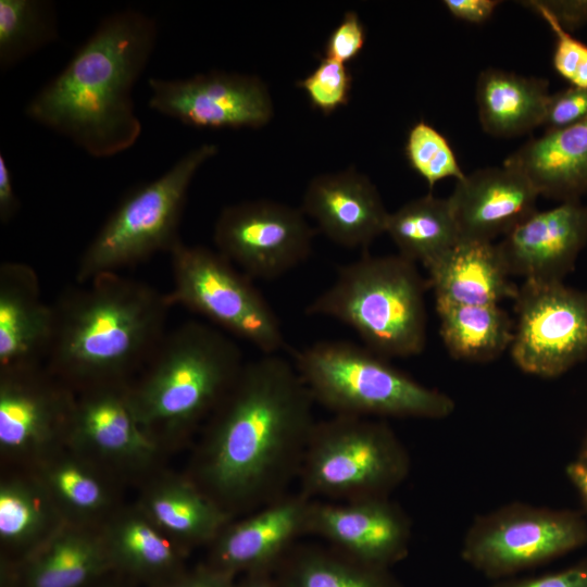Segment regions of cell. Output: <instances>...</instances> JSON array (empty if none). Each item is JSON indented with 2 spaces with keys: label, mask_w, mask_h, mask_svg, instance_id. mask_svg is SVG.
Listing matches in <instances>:
<instances>
[{
  "label": "cell",
  "mask_w": 587,
  "mask_h": 587,
  "mask_svg": "<svg viewBox=\"0 0 587 587\" xmlns=\"http://www.w3.org/2000/svg\"><path fill=\"white\" fill-rule=\"evenodd\" d=\"M314 403L292 362L278 354L246 362L213 412L199 469L203 491L227 513L287 494L317 422Z\"/></svg>",
  "instance_id": "cell-1"
},
{
  "label": "cell",
  "mask_w": 587,
  "mask_h": 587,
  "mask_svg": "<svg viewBox=\"0 0 587 587\" xmlns=\"http://www.w3.org/2000/svg\"><path fill=\"white\" fill-rule=\"evenodd\" d=\"M157 34L155 21L140 11L108 15L66 66L28 101L25 114L95 158L129 149L141 134L132 92Z\"/></svg>",
  "instance_id": "cell-2"
},
{
  "label": "cell",
  "mask_w": 587,
  "mask_h": 587,
  "mask_svg": "<svg viewBox=\"0 0 587 587\" xmlns=\"http://www.w3.org/2000/svg\"><path fill=\"white\" fill-rule=\"evenodd\" d=\"M45 361L58 378L83 390L126 383L142 370L164 335L166 294L118 273L99 275L60 294Z\"/></svg>",
  "instance_id": "cell-3"
},
{
  "label": "cell",
  "mask_w": 587,
  "mask_h": 587,
  "mask_svg": "<svg viewBox=\"0 0 587 587\" xmlns=\"http://www.w3.org/2000/svg\"><path fill=\"white\" fill-rule=\"evenodd\" d=\"M245 363L239 346L218 328L183 323L166 332L138 382L128 385L129 405L149 434L189 430L215 411Z\"/></svg>",
  "instance_id": "cell-4"
},
{
  "label": "cell",
  "mask_w": 587,
  "mask_h": 587,
  "mask_svg": "<svg viewBox=\"0 0 587 587\" xmlns=\"http://www.w3.org/2000/svg\"><path fill=\"white\" fill-rule=\"evenodd\" d=\"M426 287L414 262L365 253L339 267L305 313L341 322L386 359L407 358L421 353L426 342Z\"/></svg>",
  "instance_id": "cell-5"
},
{
  "label": "cell",
  "mask_w": 587,
  "mask_h": 587,
  "mask_svg": "<svg viewBox=\"0 0 587 587\" xmlns=\"http://www.w3.org/2000/svg\"><path fill=\"white\" fill-rule=\"evenodd\" d=\"M364 345L315 342L294 353V365L315 403L339 415L441 420L452 398L426 387Z\"/></svg>",
  "instance_id": "cell-6"
},
{
  "label": "cell",
  "mask_w": 587,
  "mask_h": 587,
  "mask_svg": "<svg viewBox=\"0 0 587 587\" xmlns=\"http://www.w3.org/2000/svg\"><path fill=\"white\" fill-rule=\"evenodd\" d=\"M411 469L395 432L370 417L339 415L316 422L298 479L309 498L338 502L389 497Z\"/></svg>",
  "instance_id": "cell-7"
},
{
  "label": "cell",
  "mask_w": 587,
  "mask_h": 587,
  "mask_svg": "<svg viewBox=\"0 0 587 587\" xmlns=\"http://www.w3.org/2000/svg\"><path fill=\"white\" fill-rule=\"evenodd\" d=\"M216 153V145L203 143L160 177L127 193L80 255L76 284L117 273L158 252L170 253L182 241L178 229L191 180Z\"/></svg>",
  "instance_id": "cell-8"
},
{
  "label": "cell",
  "mask_w": 587,
  "mask_h": 587,
  "mask_svg": "<svg viewBox=\"0 0 587 587\" xmlns=\"http://www.w3.org/2000/svg\"><path fill=\"white\" fill-rule=\"evenodd\" d=\"M171 305L179 304L251 344L262 354L286 348L280 322L261 291L216 250L179 241L170 252Z\"/></svg>",
  "instance_id": "cell-9"
},
{
  "label": "cell",
  "mask_w": 587,
  "mask_h": 587,
  "mask_svg": "<svg viewBox=\"0 0 587 587\" xmlns=\"http://www.w3.org/2000/svg\"><path fill=\"white\" fill-rule=\"evenodd\" d=\"M585 544L587 522L582 514L512 502L473 521L461 557L484 576L500 580Z\"/></svg>",
  "instance_id": "cell-10"
},
{
  "label": "cell",
  "mask_w": 587,
  "mask_h": 587,
  "mask_svg": "<svg viewBox=\"0 0 587 587\" xmlns=\"http://www.w3.org/2000/svg\"><path fill=\"white\" fill-rule=\"evenodd\" d=\"M514 301L509 349L520 370L551 378L587 357V292L563 282L524 280Z\"/></svg>",
  "instance_id": "cell-11"
},
{
  "label": "cell",
  "mask_w": 587,
  "mask_h": 587,
  "mask_svg": "<svg viewBox=\"0 0 587 587\" xmlns=\"http://www.w3.org/2000/svg\"><path fill=\"white\" fill-rule=\"evenodd\" d=\"M314 235L301 209L253 200L222 210L213 241L216 251L247 276L271 280L310 257Z\"/></svg>",
  "instance_id": "cell-12"
},
{
  "label": "cell",
  "mask_w": 587,
  "mask_h": 587,
  "mask_svg": "<svg viewBox=\"0 0 587 587\" xmlns=\"http://www.w3.org/2000/svg\"><path fill=\"white\" fill-rule=\"evenodd\" d=\"M148 85L152 110L196 128H260L274 114L267 86L254 75L213 71Z\"/></svg>",
  "instance_id": "cell-13"
},
{
  "label": "cell",
  "mask_w": 587,
  "mask_h": 587,
  "mask_svg": "<svg viewBox=\"0 0 587 587\" xmlns=\"http://www.w3.org/2000/svg\"><path fill=\"white\" fill-rule=\"evenodd\" d=\"M308 535L359 562L391 569L408 557L411 522L389 497L346 502L313 500Z\"/></svg>",
  "instance_id": "cell-14"
},
{
  "label": "cell",
  "mask_w": 587,
  "mask_h": 587,
  "mask_svg": "<svg viewBox=\"0 0 587 587\" xmlns=\"http://www.w3.org/2000/svg\"><path fill=\"white\" fill-rule=\"evenodd\" d=\"M313 499L285 494L248 517L227 525L213 541L209 565L233 577L274 573L284 557L308 535Z\"/></svg>",
  "instance_id": "cell-15"
},
{
  "label": "cell",
  "mask_w": 587,
  "mask_h": 587,
  "mask_svg": "<svg viewBox=\"0 0 587 587\" xmlns=\"http://www.w3.org/2000/svg\"><path fill=\"white\" fill-rule=\"evenodd\" d=\"M587 243V205L579 201L536 211L497 243L511 276L563 282Z\"/></svg>",
  "instance_id": "cell-16"
},
{
  "label": "cell",
  "mask_w": 587,
  "mask_h": 587,
  "mask_svg": "<svg viewBox=\"0 0 587 587\" xmlns=\"http://www.w3.org/2000/svg\"><path fill=\"white\" fill-rule=\"evenodd\" d=\"M0 445L27 449L71 430L76 401L45 364L0 371Z\"/></svg>",
  "instance_id": "cell-17"
},
{
  "label": "cell",
  "mask_w": 587,
  "mask_h": 587,
  "mask_svg": "<svg viewBox=\"0 0 587 587\" xmlns=\"http://www.w3.org/2000/svg\"><path fill=\"white\" fill-rule=\"evenodd\" d=\"M538 197L521 172L502 165L465 175L448 200L461 239L492 242L536 212Z\"/></svg>",
  "instance_id": "cell-18"
},
{
  "label": "cell",
  "mask_w": 587,
  "mask_h": 587,
  "mask_svg": "<svg viewBox=\"0 0 587 587\" xmlns=\"http://www.w3.org/2000/svg\"><path fill=\"white\" fill-rule=\"evenodd\" d=\"M301 211L327 238L347 248H366L385 233L389 215L376 187L354 168L314 177Z\"/></svg>",
  "instance_id": "cell-19"
},
{
  "label": "cell",
  "mask_w": 587,
  "mask_h": 587,
  "mask_svg": "<svg viewBox=\"0 0 587 587\" xmlns=\"http://www.w3.org/2000/svg\"><path fill=\"white\" fill-rule=\"evenodd\" d=\"M53 330V304L43 300L36 271L22 262H3L0 265V371L45 364Z\"/></svg>",
  "instance_id": "cell-20"
},
{
  "label": "cell",
  "mask_w": 587,
  "mask_h": 587,
  "mask_svg": "<svg viewBox=\"0 0 587 587\" xmlns=\"http://www.w3.org/2000/svg\"><path fill=\"white\" fill-rule=\"evenodd\" d=\"M426 270L436 304H499L517 296L519 287L494 242L461 239Z\"/></svg>",
  "instance_id": "cell-21"
},
{
  "label": "cell",
  "mask_w": 587,
  "mask_h": 587,
  "mask_svg": "<svg viewBox=\"0 0 587 587\" xmlns=\"http://www.w3.org/2000/svg\"><path fill=\"white\" fill-rule=\"evenodd\" d=\"M503 165L521 172L539 196L579 201L587 192V120L528 140Z\"/></svg>",
  "instance_id": "cell-22"
},
{
  "label": "cell",
  "mask_w": 587,
  "mask_h": 587,
  "mask_svg": "<svg viewBox=\"0 0 587 587\" xmlns=\"http://www.w3.org/2000/svg\"><path fill=\"white\" fill-rule=\"evenodd\" d=\"M126 383L87 388L76 401L70 433L79 441L109 454L143 457L154 441L137 421Z\"/></svg>",
  "instance_id": "cell-23"
},
{
  "label": "cell",
  "mask_w": 587,
  "mask_h": 587,
  "mask_svg": "<svg viewBox=\"0 0 587 587\" xmlns=\"http://www.w3.org/2000/svg\"><path fill=\"white\" fill-rule=\"evenodd\" d=\"M549 84L546 79L487 68L476 84V103L483 129L498 137H513L541 126Z\"/></svg>",
  "instance_id": "cell-24"
},
{
  "label": "cell",
  "mask_w": 587,
  "mask_h": 587,
  "mask_svg": "<svg viewBox=\"0 0 587 587\" xmlns=\"http://www.w3.org/2000/svg\"><path fill=\"white\" fill-rule=\"evenodd\" d=\"M273 576L276 587H403L390 569L359 562L328 545H295Z\"/></svg>",
  "instance_id": "cell-25"
},
{
  "label": "cell",
  "mask_w": 587,
  "mask_h": 587,
  "mask_svg": "<svg viewBox=\"0 0 587 587\" xmlns=\"http://www.w3.org/2000/svg\"><path fill=\"white\" fill-rule=\"evenodd\" d=\"M111 567L105 545L80 533H62L26 561L18 587H87Z\"/></svg>",
  "instance_id": "cell-26"
},
{
  "label": "cell",
  "mask_w": 587,
  "mask_h": 587,
  "mask_svg": "<svg viewBox=\"0 0 587 587\" xmlns=\"http://www.w3.org/2000/svg\"><path fill=\"white\" fill-rule=\"evenodd\" d=\"M399 254L425 267L460 240L448 198L427 195L389 213L386 230Z\"/></svg>",
  "instance_id": "cell-27"
},
{
  "label": "cell",
  "mask_w": 587,
  "mask_h": 587,
  "mask_svg": "<svg viewBox=\"0 0 587 587\" xmlns=\"http://www.w3.org/2000/svg\"><path fill=\"white\" fill-rule=\"evenodd\" d=\"M440 337L459 360L487 362L510 348L513 323L498 304L437 303Z\"/></svg>",
  "instance_id": "cell-28"
},
{
  "label": "cell",
  "mask_w": 587,
  "mask_h": 587,
  "mask_svg": "<svg viewBox=\"0 0 587 587\" xmlns=\"http://www.w3.org/2000/svg\"><path fill=\"white\" fill-rule=\"evenodd\" d=\"M147 511L153 523L191 544L213 542L230 514L198 486L171 482L152 491Z\"/></svg>",
  "instance_id": "cell-29"
},
{
  "label": "cell",
  "mask_w": 587,
  "mask_h": 587,
  "mask_svg": "<svg viewBox=\"0 0 587 587\" xmlns=\"http://www.w3.org/2000/svg\"><path fill=\"white\" fill-rule=\"evenodd\" d=\"M112 566L163 580L179 571V554L172 542L139 517L121 522L105 545Z\"/></svg>",
  "instance_id": "cell-30"
},
{
  "label": "cell",
  "mask_w": 587,
  "mask_h": 587,
  "mask_svg": "<svg viewBox=\"0 0 587 587\" xmlns=\"http://www.w3.org/2000/svg\"><path fill=\"white\" fill-rule=\"evenodd\" d=\"M53 5L42 0H0V67L5 71L57 38Z\"/></svg>",
  "instance_id": "cell-31"
},
{
  "label": "cell",
  "mask_w": 587,
  "mask_h": 587,
  "mask_svg": "<svg viewBox=\"0 0 587 587\" xmlns=\"http://www.w3.org/2000/svg\"><path fill=\"white\" fill-rule=\"evenodd\" d=\"M404 153L410 166L427 183L429 189L446 178L465 177L446 137L425 121L409 130Z\"/></svg>",
  "instance_id": "cell-32"
},
{
  "label": "cell",
  "mask_w": 587,
  "mask_h": 587,
  "mask_svg": "<svg viewBox=\"0 0 587 587\" xmlns=\"http://www.w3.org/2000/svg\"><path fill=\"white\" fill-rule=\"evenodd\" d=\"M46 512L39 496L20 483L5 484L0 490V535L17 544L33 537L45 524Z\"/></svg>",
  "instance_id": "cell-33"
},
{
  "label": "cell",
  "mask_w": 587,
  "mask_h": 587,
  "mask_svg": "<svg viewBox=\"0 0 587 587\" xmlns=\"http://www.w3.org/2000/svg\"><path fill=\"white\" fill-rule=\"evenodd\" d=\"M297 86L313 108L328 115L349 102L352 75L346 64L324 57Z\"/></svg>",
  "instance_id": "cell-34"
},
{
  "label": "cell",
  "mask_w": 587,
  "mask_h": 587,
  "mask_svg": "<svg viewBox=\"0 0 587 587\" xmlns=\"http://www.w3.org/2000/svg\"><path fill=\"white\" fill-rule=\"evenodd\" d=\"M521 4L537 13L554 34L552 63L555 72L573 87L587 88V45L566 32L537 0Z\"/></svg>",
  "instance_id": "cell-35"
},
{
  "label": "cell",
  "mask_w": 587,
  "mask_h": 587,
  "mask_svg": "<svg viewBox=\"0 0 587 587\" xmlns=\"http://www.w3.org/2000/svg\"><path fill=\"white\" fill-rule=\"evenodd\" d=\"M49 478L57 495L76 509L96 510L104 503L105 495L101 484L78 465H58Z\"/></svg>",
  "instance_id": "cell-36"
},
{
  "label": "cell",
  "mask_w": 587,
  "mask_h": 587,
  "mask_svg": "<svg viewBox=\"0 0 587 587\" xmlns=\"http://www.w3.org/2000/svg\"><path fill=\"white\" fill-rule=\"evenodd\" d=\"M587 120V88L569 87L549 96L542 124L557 130Z\"/></svg>",
  "instance_id": "cell-37"
},
{
  "label": "cell",
  "mask_w": 587,
  "mask_h": 587,
  "mask_svg": "<svg viewBox=\"0 0 587 587\" xmlns=\"http://www.w3.org/2000/svg\"><path fill=\"white\" fill-rule=\"evenodd\" d=\"M366 40L364 24L354 11L346 12L325 43V58L346 64L363 50Z\"/></svg>",
  "instance_id": "cell-38"
},
{
  "label": "cell",
  "mask_w": 587,
  "mask_h": 587,
  "mask_svg": "<svg viewBox=\"0 0 587 587\" xmlns=\"http://www.w3.org/2000/svg\"><path fill=\"white\" fill-rule=\"evenodd\" d=\"M490 587H587V558L554 573L526 578H504Z\"/></svg>",
  "instance_id": "cell-39"
},
{
  "label": "cell",
  "mask_w": 587,
  "mask_h": 587,
  "mask_svg": "<svg viewBox=\"0 0 587 587\" xmlns=\"http://www.w3.org/2000/svg\"><path fill=\"white\" fill-rule=\"evenodd\" d=\"M157 587H237V582L235 577L205 564L191 572H178L160 580Z\"/></svg>",
  "instance_id": "cell-40"
},
{
  "label": "cell",
  "mask_w": 587,
  "mask_h": 587,
  "mask_svg": "<svg viewBox=\"0 0 587 587\" xmlns=\"http://www.w3.org/2000/svg\"><path fill=\"white\" fill-rule=\"evenodd\" d=\"M569 33L587 24V0H537Z\"/></svg>",
  "instance_id": "cell-41"
},
{
  "label": "cell",
  "mask_w": 587,
  "mask_h": 587,
  "mask_svg": "<svg viewBox=\"0 0 587 587\" xmlns=\"http://www.w3.org/2000/svg\"><path fill=\"white\" fill-rule=\"evenodd\" d=\"M500 4L497 0H445L444 5L454 17L474 24H480L490 18L496 8Z\"/></svg>",
  "instance_id": "cell-42"
},
{
  "label": "cell",
  "mask_w": 587,
  "mask_h": 587,
  "mask_svg": "<svg viewBox=\"0 0 587 587\" xmlns=\"http://www.w3.org/2000/svg\"><path fill=\"white\" fill-rule=\"evenodd\" d=\"M20 200L15 193L13 178L5 157L0 153V221L9 223L20 209Z\"/></svg>",
  "instance_id": "cell-43"
},
{
  "label": "cell",
  "mask_w": 587,
  "mask_h": 587,
  "mask_svg": "<svg viewBox=\"0 0 587 587\" xmlns=\"http://www.w3.org/2000/svg\"><path fill=\"white\" fill-rule=\"evenodd\" d=\"M565 472L587 508V464L578 460L573 461L566 466Z\"/></svg>",
  "instance_id": "cell-44"
},
{
  "label": "cell",
  "mask_w": 587,
  "mask_h": 587,
  "mask_svg": "<svg viewBox=\"0 0 587 587\" xmlns=\"http://www.w3.org/2000/svg\"><path fill=\"white\" fill-rule=\"evenodd\" d=\"M237 587H276L273 573L257 572L245 574L241 580L237 582Z\"/></svg>",
  "instance_id": "cell-45"
},
{
  "label": "cell",
  "mask_w": 587,
  "mask_h": 587,
  "mask_svg": "<svg viewBox=\"0 0 587 587\" xmlns=\"http://www.w3.org/2000/svg\"><path fill=\"white\" fill-rule=\"evenodd\" d=\"M577 460L587 464V436L583 441Z\"/></svg>",
  "instance_id": "cell-46"
},
{
  "label": "cell",
  "mask_w": 587,
  "mask_h": 587,
  "mask_svg": "<svg viewBox=\"0 0 587 587\" xmlns=\"http://www.w3.org/2000/svg\"><path fill=\"white\" fill-rule=\"evenodd\" d=\"M109 587V586H108Z\"/></svg>",
  "instance_id": "cell-47"
}]
</instances>
